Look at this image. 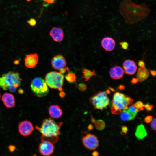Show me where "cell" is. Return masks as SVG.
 Wrapping results in <instances>:
<instances>
[{"label": "cell", "mask_w": 156, "mask_h": 156, "mask_svg": "<svg viewBox=\"0 0 156 156\" xmlns=\"http://www.w3.org/2000/svg\"><path fill=\"white\" fill-rule=\"evenodd\" d=\"M36 156V154H34V155L33 156Z\"/></svg>", "instance_id": "bcb514c9"}, {"label": "cell", "mask_w": 156, "mask_h": 156, "mask_svg": "<svg viewBox=\"0 0 156 156\" xmlns=\"http://www.w3.org/2000/svg\"><path fill=\"white\" fill-rule=\"evenodd\" d=\"M110 77L113 79H119L123 76L124 72L123 68L120 66H117L111 68L109 71Z\"/></svg>", "instance_id": "5bb4252c"}, {"label": "cell", "mask_w": 156, "mask_h": 156, "mask_svg": "<svg viewBox=\"0 0 156 156\" xmlns=\"http://www.w3.org/2000/svg\"><path fill=\"white\" fill-rule=\"evenodd\" d=\"M138 82V80L137 78L133 77L132 79L131 82L134 85L136 84Z\"/></svg>", "instance_id": "836d02e7"}, {"label": "cell", "mask_w": 156, "mask_h": 156, "mask_svg": "<svg viewBox=\"0 0 156 156\" xmlns=\"http://www.w3.org/2000/svg\"><path fill=\"white\" fill-rule=\"evenodd\" d=\"M50 35L53 40L57 42L62 41L64 38V32L60 28L54 27L50 32Z\"/></svg>", "instance_id": "2e32d148"}, {"label": "cell", "mask_w": 156, "mask_h": 156, "mask_svg": "<svg viewBox=\"0 0 156 156\" xmlns=\"http://www.w3.org/2000/svg\"><path fill=\"white\" fill-rule=\"evenodd\" d=\"M1 94L0 93V99H1Z\"/></svg>", "instance_id": "7dc6e473"}, {"label": "cell", "mask_w": 156, "mask_h": 156, "mask_svg": "<svg viewBox=\"0 0 156 156\" xmlns=\"http://www.w3.org/2000/svg\"><path fill=\"white\" fill-rule=\"evenodd\" d=\"M16 147L14 145H10L8 146V149L11 152H14L15 150Z\"/></svg>", "instance_id": "d6a6232c"}, {"label": "cell", "mask_w": 156, "mask_h": 156, "mask_svg": "<svg viewBox=\"0 0 156 156\" xmlns=\"http://www.w3.org/2000/svg\"><path fill=\"white\" fill-rule=\"evenodd\" d=\"M90 101L95 109L101 111L107 107L110 102L106 91L96 93L90 98Z\"/></svg>", "instance_id": "8992f818"}, {"label": "cell", "mask_w": 156, "mask_h": 156, "mask_svg": "<svg viewBox=\"0 0 156 156\" xmlns=\"http://www.w3.org/2000/svg\"><path fill=\"white\" fill-rule=\"evenodd\" d=\"M123 69L126 74L133 75L136 72L137 67L133 60L127 59L125 60L123 63Z\"/></svg>", "instance_id": "8fae6325"}, {"label": "cell", "mask_w": 156, "mask_h": 156, "mask_svg": "<svg viewBox=\"0 0 156 156\" xmlns=\"http://www.w3.org/2000/svg\"><path fill=\"white\" fill-rule=\"evenodd\" d=\"M92 156H99V153L97 151H94L92 152Z\"/></svg>", "instance_id": "74e56055"}, {"label": "cell", "mask_w": 156, "mask_h": 156, "mask_svg": "<svg viewBox=\"0 0 156 156\" xmlns=\"http://www.w3.org/2000/svg\"><path fill=\"white\" fill-rule=\"evenodd\" d=\"M49 4L48 3L44 1L43 3V5L45 7H48L49 5Z\"/></svg>", "instance_id": "f35d334b"}, {"label": "cell", "mask_w": 156, "mask_h": 156, "mask_svg": "<svg viewBox=\"0 0 156 156\" xmlns=\"http://www.w3.org/2000/svg\"><path fill=\"white\" fill-rule=\"evenodd\" d=\"M64 76L60 72L51 71L48 73L45 77V81L50 88L62 90L64 83Z\"/></svg>", "instance_id": "277c9868"}, {"label": "cell", "mask_w": 156, "mask_h": 156, "mask_svg": "<svg viewBox=\"0 0 156 156\" xmlns=\"http://www.w3.org/2000/svg\"><path fill=\"white\" fill-rule=\"evenodd\" d=\"M27 22L30 25L32 26H34L36 25V20L34 18H31L29 20L27 21Z\"/></svg>", "instance_id": "83f0119b"}, {"label": "cell", "mask_w": 156, "mask_h": 156, "mask_svg": "<svg viewBox=\"0 0 156 156\" xmlns=\"http://www.w3.org/2000/svg\"><path fill=\"white\" fill-rule=\"evenodd\" d=\"M128 131L127 127L125 126H122L121 127V134L122 135H126Z\"/></svg>", "instance_id": "f1b7e54d"}, {"label": "cell", "mask_w": 156, "mask_h": 156, "mask_svg": "<svg viewBox=\"0 0 156 156\" xmlns=\"http://www.w3.org/2000/svg\"><path fill=\"white\" fill-rule=\"evenodd\" d=\"M62 122H56L52 118L45 119L40 127L36 126V129L42 134L41 141L47 140L55 143L58 140Z\"/></svg>", "instance_id": "6da1fadb"}, {"label": "cell", "mask_w": 156, "mask_h": 156, "mask_svg": "<svg viewBox=\"0 0 156 156\" xmlns=\"http://www.w3.org/2000/svg\"><path fill=\"white\" fill-rule=\"evenodd\" d=\"M147 135L146 129L144 125L141 124L138 125L137 127L135 135L139 140H142Z\"/></svg>", "instance_id": "d6986e66"}, {"label": "cell", "mask_w": 156, "mask_h": 156, "mask_svg": "<svg viewBox=\"0 0 156 156\" xmlns=\"http://www.w3.org/2000/svg\"><path fill=\"white\" fill-rule=\"evenodd\" d=\"M125 87L123 84H120L117 87V89L120 90H123L125 89Z\"/></svg>", "instance_id": "e575fe53"}, {"label": "cell", "mask_w": 156, "mask_h": 156, "mask_svg": "<svg viewBox=\"0 0 156 156\" xmlns=\"http://www.w3.org/2000/svg\"><path fill=\"white\" fill-rule=\"evenodd\" d=\"M108 88L110 90H111V91L113 92H114L115 91H116V90L114 89V88H113L111 87H108Z\"/></svg>", "instance_id": "ab89813d"}, {"label": "cell", "mask_w": 156, "mask_h": 156, "mask_svg": "<svg viewBox=\"0 0 156 156\" xmlns=\"http://www.w3.org/2000/svg\"><path fill=\"white\" fill-rule=\"evenodd\" d=\"M2 100L7 108H12L15 105L14 97L11 93H5L2 96Z\"/></svg>", "instance_id": "9a60e30c"}, {"label": "cell", "mask_w": 156, "mask_h": 156, "mask_svg": "<svg viewBox=\"0 0 156 156\" xmlns=\"http://www.w3.org/2000/svg\"><path fill=\"white\" fill-rule=\"evenodd\" d=\"M26 67L30 68H34L38 61V57L36 53L27 55L24 60Z\"/></svg>", "instance_id": "7c38bea8"}, {"label": "cell", "mask_w": 156, "mask_h": 156, "mask_svg": "<svg viewBox=\"0 0 156 156\" xmlns=\"http://www.w3.org/2000/svg\"><path fill=\"white\" fill-rule=\"evenodd\" d=\"M149 75V72L145 67H139L136 74L138 81L141 82L144 81L148 78Z\"/></svg>", "instance_id": "ac0fdd59"}, {"label": "cell", "mask_w": 156, "mask_h": 156, "mask_svg": "<svg viewBox=\"0 0 156 156\" xmlns=\"http://www.w3.org/2000/svg\"><path fill=\"white\" fill-rule=\"evenodd\" d=\"M55 146L53 143L47 140L41 141L38 146V150L44 156H50L54 152Z\"/></svg>", "instance_id": "ba28073f"}, {"label": "cell", "mask_w": 156, "mask_h": 156, "mask_svg": "<svg viewBox=\"0 0 156 156\" xmlns=\"http://www.w3.org/2000/svg\"><path fill=\"white\" fill-rule=\"evenodd\" d=\"M19 61L18 60H15L14 62V63L15 64H16V65L18 64H19Z\"/></svg>", "instance_id": "60d3db41"}, {"label": "cell", "mask_w": 156, "mask_h": 156, "mask_svg": "<svg viewBox=\"0 0 156 156\" xmlns=\"http://www.w3.org/2000/svg\"><path fill=\"white\" fill-rule=\"evenodd\" d=\"M152 119V116L150 115H148L144 118V120L146 123H148L151 122Z\"/></svg>", "instance_id": "f546056e"}, {"label": "cell", "mask_w": 156, "mask_h": 156, "mask_svg": "<svg viewBox=\"0 0 156 156\" xmlns=\"http://www.w3.org/2000/svg\"><path fill=\"white\" fill-rule=\"evenodd\" d=\"M133 105L139 110H142L143 109L144 105L142 102L141 101H137Z\"/></svg>", "instance_id": "cb8c5ba5"}, {"label": "cell", "mask_w": 156, "mask_h": 156, "mask_svg": "<svg viewBox=\"0 0 156 156\" xmlns=\"http://www.w3.org/2000/svg\"><path fill=\"white\" fill-rule=\"evenodd\" d=\"M92 122L94 123L95 122V120L94 119V118H92Z\"/></svg>", "instance_id": "ee69618b"}, {"label": "cell", "mask_w": 156, "mask_h": 156, "mask_svg": "<svg viewBox=\"0 0 156 156\" xmlns=\"http://www.w3.org/2000/svg\"><path fill=\"white\" fill-rule=\"evenodd\" d=\"M93 127L92 125L90 124L89 125V129L90 130H92L93 129Z\"/></svg>", "instance_id": "b9f144b4"}, {"label": "cell", "mask_w": 156, "mask_h": 156, "mask_svg": "<svg viewBox=\"0 0 156 156\" xmlns=\"http://www.w3.org/2000/svg\"><path fill=\"white\" fill-rule=\"evenodd\" d=\"M21 81L18 73L10 71L0 77V87L4 90L14 92L20 86Z\"/></svg>", "instance_id": "3957f363"}, {"label": "cell", "mask_w": 156, "mask_h": 156, "mask_svg": "<svg viewBox=\"0 0 156 156\" xmlns=\"http://www.w3.org/2000/svg\"><path fill=\"white\" fill-rule=\"evenodd\" d=\"M65 78L68 81L71 83L75 81L76 77L74 74L72 72H69L66 75Z\"/></svg>", "instance_id": "603a6c76"}, {"label": "cell", "mask_w": 156, "mask_h": 156, "mask_svg": "<svg viewBox=\"0 0 156 156\" xmlns=\"http://www.w3.org/2000/svg\"><path fill=\"white\" fill-rule=\"evenodd\" d=\"M133 99L124 94L117 92L113 95L111 111L112 114H120L122 111L128 109V106L132 104Z\"/></svg>", "instance_id": "7a4b0ae2"}, {"label": "cell", "mask_w": 156, "mask_h": 156, "mask_svg": "<svg viewBox=\"0 0 156 156\" xmlns=\"http://www.w3.org/2000/svg\"><path fill=\"white\" fill-rule=\"evenodd\" d=\"M82 73L83 74V75L82 77L84 79V81H88L92 76L96 75L94 70L91 71L85 68H83V69Z\"/></svg>", "instance_id": "44dd1931"}, {"label": "cell", "mask_w": 156, "mask_h": 156, "mask_svg": "<svg viewBox=\"0 0 156 156\" xmlns=\"http://www.w3.org/2000/svg\"><path fill=\"white\" fill-rule=\"evenodd\" d=\"M49 112L51 118H58L62 116V111L60 107L57 105H52L49 109Z\"/></svg>", "instance_id": "e0dca14e"}, {"label": "cell", "mask_w": 156, "mask_h": 156, "mask_svg": "<svg viewBox=\"0 0 156 156\" xmlns=\"http://www.w3.org/2000/svg\"><path fill=\"white\" fill-rule=\"evenodd\" d=\"M138 64L139 67L143 68L145 67V63L143 60H139L138 61Z\"/></svg>", "instance_id": "1f68e13d"}, {"label": "cell", "mask_w": 156, "mask_h": 156, "mask_svg": "<svg viewBox=\"0 0 156 156\" xmlns=\"http://www.w3.org/2000/svg\"><path fill=\"white\" fill-rule=\"evenodd\" d=\"M156 119L155 118L152 119V121L150 124V126L151 129L153 130H156Z\"/></svg>", "instance_id": "4316f807"}, {"label": "cell", "mask_w": 156, "mask_h": 156, "mask_svg": "<svg viewBox=\"0 0 156 156\" xmlns=\"http://www.w3.org/2000/svg\"><path fill=\"white\" fill-rule=\"evenodd\" d=\"M106 92L107 94H109L110 93V91L109 90H107Z\"/></svg>", "instance_id": "7bdbcfd3"}, {"label": "cell", "mask_w": 156, "mask_h": 156, "mask_svg": "<svg viewBox=\"0 0 156 156\" xmlns=\"http://www.w3.org/2000/svg\"><path fill=\"white\" fill-rule=\"evenodd\" d=\"M102 47L106 51H111L115 49L116 42L112 38L107 37L103 38L101 42Z\"/></svg>", "instance_id": "4fadbf2b"}, {"label": "cell", "mask_w": 156, "mask_h": 156, "mask_svg": "<svg viewBox=\"0 0 156 156\" xmlns=\"http://www.w3.org/2000/svg\"><path fill=\"white\" fill-rule=\"evenodd\" d=\"M144 107L146 109L147 111H149L151 110L153 108V106L150 105L148 104H145L144 105Z\"/></svg>", "instance_id": "4dcf8cb0"}, {"label": "cell", "mask_w": 156, "mask_h": 156, "mask_svg": "<svg viewBox=\"0 0 156 156\" xmlns=\"http://www.w3.org/2000/svg\"><path fill=\"white\" fill-rule=\"evenodd\" d=\"M31 0H26V1H27V2H29Z\"/></svg>", "instance_id": "f6af8a7d"}, {"label": "cell", "mask_w": 156, "mask_h": 156, "mask_svg": "<svg viewBox=\"0 0 156 156\" xmlns=\"http://www.w3.org/2000/svg\"><path fill=\"white\" fill-rule=\"evenodd\" d=\"M136 116L131 114L127 109L122 111L120 113V117L123 121H127L134 119Z\"/></svg>", "instance_id": "ffe728a7"}, {"label": "cell", "mask_w": 156, "mask_h": 156, "mask_svg": "<svg viewBox=\"0 0 156 156\" xmlns=\"http://www.w3.org/2000/svg\"><path fill=\"white\" fill-rule=\"evenodd\" d=\"M83 144L87 149L94 150L96 149L99 145V141L97 137L94 135L88 134L82 138Z\"/></svg>", "instance_id": "52a82bcc"}, {"label": "cell", "mask_w": 156, "mask_h": 156, "mask_svg": "<svg viewBox=\"0 0 156 156\" xmlns=\"http://www.w3.org/2000/svg\"><path fill=\"white\" fill-rule=\"evenodd\" d=\"M34 130V128L32 124L29 121H23L21 122L18 126V132L23 136H29Z\"/></svg>", "instance_id": "9c48e42d"}, {"label": "cell", "mask_w": 156, "mask_h": 156, "mask_svg": "<svg viewBox=\"0 0 156 156\" xmlns=\"http://www.w3.org/2000/svg\"><path fill=\"white\" fill-rule=\"evenodd\" d=\"M127 109L131 114L135 115H137L138 112L139 111L133 105L130 106Z\"/></svg>", "instance_id": "d4e9b609"}, {"label": "cell", "mask_w": 156, "mask_h": 156, "mask_svg": "<svg viewBox=\"0 0 156 156\" xmlns=\"http://www.w3.org/2000/svg\"><path fill=\"white\" fill-rule=\"evenodd\" d=\"M44 2H47L49 4L53 3L55 0H43Z\"/></svg>", "instance_id": "d590c367"}, {"label": "cell", "mask_w": 156, "mask_h": 156, "mask_svg": "<svg viewBox=\"0 0 156 156\" xmlns=\"http://www.w3.org/2000/svg\"><path fill=\"white\" fill-rule=\"evenodd\" d=\"M51 64L53 68L60 70L65 68L66 62L65 59L62 55H58L52 58Z\"/></svg>", "instance_id": "30bf717a"}, {"label": "cell", "mask_w": 156, "mask_h": 156, "mask_svg": "<svg viewBox=\"0 0 156 156\" xmlns=\"http://www.w3.org/2000/svg\"><path fill=\"white\" fill-rule=\"evenodd\" d=\"M30 86L34 94L39 97L46 96L49 92L48 87L45 81L40 77H37L33 79Z\"/></svg>", "instance_id": "5b68a950"}, {"label": "cell", "mask_w": 156, "mask_h": 156, "mask_svg": "<svg viewBox=\"0 0 156 156\" xmlns=\"http://www.w3.org/2000/svg\"><path fill=\"white\" fill-rule=\"evenodd\" d=\"M150 72L151 75L155 77L156 76V71L155 70H152L150 69Z\"/></svg>", "instance_id": "8d00e7d4"}, {"label": "cell", "mask_w": 156, "mask_h": 156, "mask_svg": "<svg viewBox=\"0 0 156 156\" xmlns=\"http://www.w3.org/2000/svg\"><path fill=\"white\" fill-rule=\"evenodd\" d=\"M119 44L123 49L126 50L128 49L129 47V44L127 42L125 41L120 42Z\"/></svg>", "instance_id": "484cf974"}, {"label": "cell", "mask_w": 156, "mask_h": 156, "mask_svg": "<svg viewBox=\"0 0 156 156\" xmlns=\"http://www.w3.org/2000/svg\"><path fill=\"white\" fill-rule=\"evenodd\" d=\"M105 127V124L104 121L101 120H98L95 123V127L98 130H102Z\"/></svg>", "instance_id": "7402d4cb"}]
</instances>
